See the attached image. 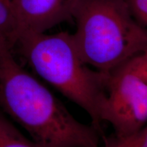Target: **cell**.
Returning a JSON list of instances; mask_svg holds the SVG:
<instances>
[{
  "label": "cell",
  "instance_id": "6da1fadb",
  "mask_svg": "<svg viewBox=\"0 0 147 147\" xmlns=\"http://www.w3.org/2000/svg\"><path fill=\"white\" fill-rule=\"evenodd\" d=\"M0 110L43 147H98L102 136L82 123L38 79L18 64L0 36Z\"/></svg>",
  "mask_w": 147,
  "mask_h": 147
},
{
  "label": "cell",
  "instance_id": "7a4b0ae2",
  "mask_svg": "<svg viewBox=\"0 0 147 147\" xmlns=\"http://www.w3.org/2000/svg\"><path fill=\"white\" fill-rule=\"evenodd\" d=\"M14 46L38 76L87 112L92 125L103 136L100 113L106 74L89 68L82 61L72 34L23 32Z\"/></svg>",
  "mask_w": 147,
  "mask_h": 147
},
{
  "label": "cell",
  "instance_id": "3957f363",
  "mask_svg": "<svg viewBox=\"0 0 147 147\" xmlns=\"http://www.w3.org/2000/svg\"><path fill=\"white\" fill-rule=\"evenodd\" d=\"M72 18L77 51L97 71L107 73L147 52L146 28L134 19L123 0H78Z\"/></svg>",
  "mask_w": 147,
  "mask_h": 147
},
{
  "label": "cell",
  "instance_id": "277c9868",
  "mask_svg": "<svg viewBox=\"0 0 147 147\" xmlns=\"http://www.w3.org/2000/svg\"><path fill=\"white\" fill-rule=\"evenodd\" d=\"M105 74L102 123H110L118 135L134 133L146 126L147 52L134 56Z\"/></svg>",
  "mask_w": 147,
  "mask_h": 147
},
{
  "label": "cell",
  "instance_id": "5b68a950",
  "mask_svg": "<svg viewBox=\"0 0 147 147\" xmlns=\"http://www.w3.org/2000/svg\"><path fill=\"white\" fill-rule=\"evenodd\" d=\"M77 1L12 0L17 24L16 39L21 32L45 33L59 24L72 18Z\"/></svg>",
  "mask_w": 147,
  "mask_h": 147
},
{
  "label": "cell",
  "instance_id": "8992f818",
  "mask_svg": "<svg viewBox=\"0 0 147 147\" xmlns=\"http://www.w3.org/2000/svg\"><path fill=\"white\" fill-rule=\"evenodd\" d=\"M0 147H43L27 138L0 110Z\"/></svg>",
  "mask_w": 147,
  "mask_h": 147
},
{
  "label": "cell",
  "instance_id": "52a82bcc",
  "mask_svg": "<svg viewBox=\"0 0 147 147\" xmlns=\"http://www.w3.org/2000/svg\"><path fill=\"white\" fill-rule=\"evenodd\" d=\"M16 32L12 0H0V36L5 38L12 49L15 44Z\"/></svg>",
  "mask_w": 147,
  "mask_h": 147
},
{
  "label": "cell",
  "instance_id": "ba28073f",
  "mask_svg": "<svg viewBox=\"0 0 147 147\" xmlns=\"http://www.w3.org/2000/svg\"><path fill=\"white\" fill-rule=\"evenodd\" d=\"M103 138L104 144L102 147H147V127L127 135L114 133Z\"/></svg>",
  "mask_w": 147,
  "mask_h": 147
},
{
  "label": "cell",
  "instance_id": "9c48e42d",
  "mask_svg": "<svg viewBox=\"0 0 147 147\" xmlns=\"http://www.w3.org/2000/svg\"><path fill=\"white\" fill-rule=\"evenodd\" d=\"M134 19L140 25L147 27V0H123Z\"/></svg>",
  "mask_w": 147,
  "mask_h": 147
}]
</instances>
